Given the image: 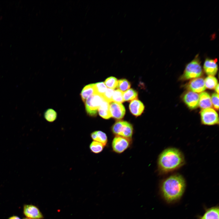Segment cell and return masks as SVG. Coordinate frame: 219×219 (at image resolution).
Returning <instances> with one entry per match:
<instances>
[{
    "label": "cell",
    "mask_w": 219,
    "mask_h": 219,
    "mask_svg": "<svg viewBox=\"0 0 219 219\" xmlns=\"http://www.w3.org/2000/svg\"><path fill=\"white\" fill-rule=\"evenodd\" d=\"M112 101L120 103L124 102L123 98V92L119 89L114 91L113 95Z\"/></svg>",
    "instance_id": "26"
},
{
    "label": "cell",
    "mask_w": 219,
    "mask_h": 219,
    "mask_svg": "<svg viewBox=\"0 0 219 219\" xmlns=\"http://www.w3.org/2000/svg\"><path fill=\"white\" fill-rule=\"evenodd\" d=\"M215 91L217 94L219 93V84H218L215 88Z\"/></svg>",
    "instance_id": "30"
},
{
    "label": "cell",
    "mask_w": 219,
    "mask_h": 219,
    "mask_svg": "<svg viewBox=\"0 0 219 219\" xmlns=\"http://www.w3.org/2000/svg\"><path fill=\"white\" fill-rule=\"evenodd\" d=\"M183 100L187 106L191 109L197 108L199 104V96L198 94L190 91L184 95Z\"/></svg>",
    "instance_id": "10"
},
{
    "label": "cell",
    "mask_w": 219,
    "mask_h": 219,
    "mask_svg": "<svg viewBox=\"0 0 219 219\" xmlns=\"http://www.w3.org/2000/svg\"><path fill=\"white\" fill-rule=\"evenodd\" d=\"M199 105L203 109L210 108L212 106L211 98L209 93L203 92L200 94Z\"/></svg>",
    "instance_id": "14"
},
{
    "label": "cell",
    "mask_w": 219,
    "mask_h": 219,
    "mask_svg": "<svg viewBox=\"0 0 219 219\" xmlns=\"http://www.w3.org/2000/svg\"><path fill=\"white\" fill-rule=\"evenodd\" d=\"M95 94L94 84H91L86 85L83 88L80 95L82 100L85 103L88 98Z\"/></svg>",
    "instance_id": "17"
},
{
    "label": "cell",
    "mask_w": 219,
    "mask_h": 219,
    "mask_svg": "<svg viewBox=\"0 0 219 219\" xmlns=\"http://www.w3.org/2000/svg\"><path fill=\"white\" fill-rule=\"evenodd\" d=\"M111 131L115 136H120L132 139L134 133L132 125L130 123L120 120L116 122L112 126Z\"/></svg>",
    "instance_id": "4"
},
{
    "label": "cell",
    "mask_w": 219,
    "mask_h": 219,
    "mask_svg": "<svg viewBox=\"0 0 219 219\" xmlns=\"http://www.w3.org/2000/svg\"><path fill=\"white\" fill-rule=\"evenodd\" d=\"M118 81L116 78L110 77L107 78L104 83L108 88L113 90L117 88Z\"/></svg>",
    "instance_id": "24"
},
{
    "label": "cell",
    "mask_w": 219,
    "mask_h": 219,
    "mask_svg": "<svg viewBox=\"0 0 219 219\" xmlns=\"http://www.w3.org/2000/svg\"><path fill=\"white\" fill-rule=\"evenodd\" d=\"M105 146L102 144L93 141L90 143L89 148L92 152L97 154L100 153L103 150Z\"/></svg>",
    "instance_id": "19"
},
{
    "label": "cell",
    "mask_w": 219,
    "mask_h": 219,
    "mask_svg": "<svg viewBox=\"0 0 219 219\" xmlns=\"http://www.w3.org/2000/svg\"><path fill=\"white\" fill-rule=\"evenodd\" d=\"M211 101L212 104L214 108L218 110L219 108V95L217 93H213L211 96Z\"/></svg>",
    "instance_id": "28"
},
{
    "label": "cell",
    "mask_w": 219,
    "mask_h": 219,
    "mask_svg": "<svg viewBox=\"0 0 219 219\" xmlns=\"http://www.w3.org/2000/svg\"><path fill=\"white\" fill-rule=\"evenodd\" d=\"M132 142V139L120 136H115L111 143L113 151L117 154H121L130 147Z\"/></svg>",
    "instance_id": "6"
},
{
    "label": "cell",
    "mask_w": 219,
    "mask_h": 219,
    "mask_svg": "<svg viewBox=\"0 0 219 219\" xmlns=\"http://www.w3.org/2000/svg\"><path fill=\"white\" fill-rule=\"evenodd\" d=\"M216 58L212 59L207 58L204 61L203 68L206 74L209 76L215 75L218 70Z\"/></svg>",
    "instance_id": "12"
},
{
    "label": "cell",
    "mask_w": 219,
    "mask_h": 219,
    "mask_svg": "<svg viewBox=\"0 0 219 219\" xmlns=\"http://www.w3.org/2000/svg\"><path fill=\"white\" fill-rule=\"evenodd\" d=\"M23 219H30L28 218H26V217H25V218H23Z\"/></svg>",
    "instance_id": "31"
},
{
    "label": "cell",
    "mask_w": 219,
    "mask_h": 219,
    "mask_svg": "<svg viewBox=\"0 0 219 219\" xmlns=\"http://www.w3.org/2000/svg\"><path fill=\"white\" fill-rule=\"evenodd\" d=\"M202 69L198 54L186 66L181 78L187 80L200 77L202 74Z\"/></svg>",
    "instance_id": "3"
},
{
    "label": "cell",
    "mask_w": 219,
    "mask_h": 219,
    "mask_svg": "<svg viewBox=\"0 0 219 219\" xmlns=\"http://www.w3.org/2000/svg\"><path fill=\"white\" fill-rule=\"evenodd\" d=\"M8 219H21L19 217L14 215L9 217Z\"/></svg>",
    "instance_id": "29"
},
{
    "label": "cell",
    "mask_w": 219,
    "mask_h": 219,
    "mask_svg": "<svg viewBox=\"0 0 219 219\" xmlns=\"http://www.w3.org/2000/svg\"><path fill=\"white\" fill-rule=\"evenodd\" d=\"M98 111L99 115L105 119H108L111 117L109 103L104 100L100 106Z\"/></svg>",
    "instance_id": "16"
},
{
    "label": "cell",
    "mask_w": 219,
    "mask_h": 219,
    "mask_svg": "<svg viewBox=\"0 0 219 219\" xmlns=\"http://www.w3.org/2000/svg\"><path fill=\"white\" fill-rule=\"evenodd\" d=\"M137 91L132 89H129L123 93L124 101H131L137 99Z\"/></svg>",
    "instance_id": "20"
},
{
    "label": "cell",
    "mask_w": 219,
    "mask_h": 219,
    "mask_svg": "<svg viewBox=\"0 0 219 219\" xmlns=\"http://www.w3.org/2000/svg\"><path fill=\"white\" fill-rule=\"evenodd\" d=\"M111 117L116 119H122L125 113V109L121 103L111 101L109 103Z\"/></svg>",
    "instance_id": "9"
},
{
    "label": "cell",
    "mask_w": 219,
    "mask_h": 219,
    "mask_svg": "<svg viewBox=\"0 0 219 219\" xmlns=\"http://www.w3.org/2000/svg\"><path fill=\"white\" fill-rule=\"evenodd\" d=\"M114 90L107 88L104 93L102 96L104 100L109 103L112 101V98Z\"/></svg>",
    "instance_id": "27"
},
{
    "label": "cell",
    "mask_w": 219,
    "mask_h": 219,
    "mask_svg": "<svg viewBox=\"0 0 219 219\" xmlns=\"http://www.w3.org/2000/svg\"><path fill=\"white\" fill-rule=\"evenodd\" d=\"M204 82L206 88L210 89H215L218 84L217 79L212 76H209L206 77Z\"/></svg>",
    "instance_id": "21"
},
{
    "label": "cell",
    "mask_w": 219,
    "mask_h": 219,
    "mask_svg": "<svg viewBox=\"0 0 219 219\" xmlns=\"http://www.w3.org/2000/svg\"><path fill=\"white\" fill-rule=\"evenodd\" d=\"M186 186L184 177L179 174H174L163 180L161 184V190L165 199L168 202H172L181 197Z\"/></svg>",
    "instance_id": "2"
},
{
    "label": "cell",
    "mask_w": 219,
    "mask_h": 219,
    "mask_svg": "<svg viewBox=\"0 0 219 219\" xmlns=\"http://www.w3.org/2000/svg\"><path fill=\"white\" fill-rule=\"evenodd\" d=\"M202 123L207 125H213L219 124L218 116L213 109L209 108L203 109L200 112Z\"/></svg>",
    "instance_id": "7"
},
{
    "label": "cell",
    "mask_w": 219,
    "mask_h": 219,
    "mask_svg": "<svg viewBox=\"0 0 219 219\" xmlns=\"http://www.w3.org/2000/svg\"><path fill=\"white\" fill-rule=\"evenodd\" d=\"M158 173L165 174L176 170L185 163L184 156L179 149L173 147L166 148L159 155L157 160Z\"/></svg>",
    "instance_id": "1"
},
{
    "label": "cell",
    "mask_w": 219,
    "mask_h": 219,
    "mask_svg": "<svg viewBox=\"0 0 219 219\" xmlns=\"http://www.w3.org/2000/svg\"><path fill=\"white\" fill-rule=\"evenodd\" d=\"M104 100L102 96L95 94L88 98L85 102L86 111L91 116H95L98 109Z\"/></svg>",
    "instance_id": "5"
},
{
    "label": "cell",
    "mask_w": 219,
    "mask_h": 219,
    "mask_svg": "<svg viewBox=\"0 0 219 219\" xmlns=\"http://www.w3.org/2000/svg\"><path fill=\"white\" fill-rule=\"evenodd\" d=\"M44 116L47 121L52 122H54L56 119L57 113L54 109H49L45 112Z\"/></svg>",
    "instance_id": "23"
},
{
    "label": "cell",
    "mask_w": 219,
    "mask_h": 219,
    "mask_svg": "<svg viewBox=\"0 0 219 219\" xmlns=\"http://www.w3.org/2000/svg\"><path fill=\"white\" fill-rule=\"evenodd\" d=\"M130 84L127 79H121L118 81L117 88L122 92L129 89L130 87Z\"/></svg>",
    "instance_id": "22"
},
{
    "label": "cell",
    "mask_w": 219,
    "mask_h": 219,
    "mask_svg": "<svg viewBox=\"0 0 219 219\" xmlns=\"http://www.w3.org/2000/svg\"><path fill=\"white\" fill-rule=\"evenodd\" d=\"M23 212L26 218L30 219H42L43 216L36 206L32 204H24L23 206Z\"/></svg>",
    "instance_id": "8"
},
{
    "label": "cell",
    "mask_w": 219,
    "mask_h": 219,
    "mask_svg": "<svg viewBox=\"0 0 219 219\" xmlns=\"http://www.w3.org/2000/svg\"><path fill=\"white\" fill-rule=\"evenodd\" d=\"M90 136L93 141L100 142L105 146H107L108 142V137L105 132L101 130H96L92 132Z\"/></svg>",
    "instance_id": "15"
},
{
    "label": "cell",
    "mask_w": 219,
    "mask_h": 219,
    "mask_svg": "<svg viewBox=\"0 0 219 219\" xmlns=\"http://www.w3.org/2000/svg\"><path fill=\"white\" fill-rule=\"evenodd\" d=\"M201 219H219L218 207H213L208 210Z\"/></svg>",
    "instance_id": "18"
},
{
    "label": "cell",
    "mask_w": 219,
    "mask_h": 219,
    "mask_svg": "<svg viewBox=\"0 0 219 219\" xmlns=\"http://www.w3.org/2000/svg\"><path fill=\"white\" fill-rule=\"evenodd\" d=\"M94 84L96 94L102 96L107 89L104 83L100 82Z\"/></svg>",
    "instance_id": "25"
},
{
    "label": "cell",
    "mask_w": 219,
    "mask_h": 219,
    "mask_svg": "<svg viewBox=\"0 0 219 219\" xmlns=\"http://www.w3.org/2000/svg\"><path fill=\"white\" fill-rule=\"evenodd\" d=\"M129 108L131 113L134 115L137 116L142 113L144 107L141 101L136 99L131 102L129 106Z\"/></svg>",
    "instance_id": "13"
},
{
    "label": "cell",
    "mask_w": 219,
    "mask_h": 219,
    "mask_svg": "<svg viewBox=\"0 0 219 219\" xmlns=\"http://www.w3.org/2000/svg\"><path fill=\"white\" fill-rule=\"evenodd\" d=\"M190 91L195 92H201L206 89L204 80L201 78H198L191 81L187 85Z\"/></svg>",
    "instance_id": "11"
}]
</instances>
